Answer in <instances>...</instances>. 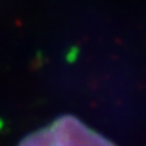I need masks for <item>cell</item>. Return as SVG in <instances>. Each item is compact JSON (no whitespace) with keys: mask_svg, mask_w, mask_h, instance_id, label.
I'll return each mask as SVG.
<instances>
[{"mask_svg":"<svg viewBox=\"0 0 146 146\" xmlns=\"http://www.w3.org/2000/svg\"><path fill=\"white\" fill-rule=\"evenodd\" d=\"M18 146H116L80 119L65 115L23 138Z\"/></svg>","mask_w":146,"mask_h":146,"instance_id":"cell-1","label":"cell"}]
</instances>
